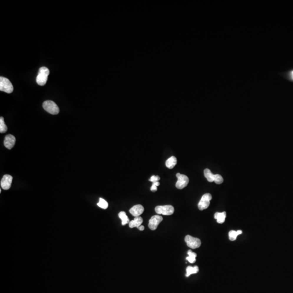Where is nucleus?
Segmentation results:
<instances>
[{
  "instance_id": "23",
  "label": "nucleus",
  "mask_w": 293,
  "mask_h": 293,
  "mask_svg": "<svg viewBox=\"0 0 293 293\" xmlns=\"http://www.w3.org/2000/svg\"><path fill=\"white\" fill-rule=\"evenodd\" d=\"M160 178L159 177V176H153L149 179V181H151L153 183H155V182H158V181L160 180Z\"/></svg>"
},
{
  "instance_id": "16",
  "label": "nucleus",
  "mask_w": 293,
  "mask_h": 293,
  "mask_svg": "<svg viewBox=\"0 0 293 293\" xmlns=\"http://www.w3.org/2000/svg\"><path fill=\"white\" fill-rule=\"evenodd\" d=\"M118 216L122 220V225H125L129 224L130 223V221H129V219L128 218V216H127L125 212H123V211L120 212L118 214Z\"/></svg>"
},
{
  "instance_id": "10",
  "label": "nucleus",
  "mask_w": 293,
  "mask_h": 293,
  "mask_svg": "<svg viewBox=\"0 0 293 293\" xmlns=\"http://www.w3.org/2000/svg\"><path fill=\"white\" fill-rule=\"evenodd\" d=\"M12 180H13L12 176L8 175V174L4 175L1 181V188L3 190H9L11 188Z\"/></svg>"
},
{
  "instance_id": "4",
  "label": "nucleus",
  "mask_w": 293,
  "mask_h": 293,
  "mask_svg": "<svg viewBox=\"0 0 293 293\" xmlns=\"http://www.w3.org/2000/svg\"><path fill=\"white\" fill-rule=\"evenodd\" d=\"M0 90L7 93H11L14 87L10 80L4 77H0Z\"/></svg>"
},
{
  "instance_id": "14",
  "label": "nucleus",
  "mask_w": 293,
  "mask_h": 293,
  "mask_svg": "<svg viewBox=\"0 0 293 293\" xmlns=\"http://www.w3.org/2000/svg\"><path fill=\"white\" fill-rule=\"evenodd\" d=\"M226 216V213L225 212H216L214 214V219L217 220L218 223L223 224L225 221V218Z\"/></svg>"
},
{
  "instance_id": "3",
  "label": "nucleus",
  "mask_w": 293,
  "mask_h": 293,
  "mask_svg": "<svg viewBox=\"0 0 293 293\" xmlns=\"http://www.w3.org/2000/svg\"><path fill=\"white\" fill-rule=\"evenodd\" d=\"M43 108L46 111L52 115H57L59 113V108L55 103L52 100H46L43 103Z\"/></svg>"
},
{
  "instance_id": "21",
  "label": "nucleus",
  "mask_w": 293,
  "mask_h": 293,
  "mask_svg": "<svg viewBox=\"0 0 293 293\" xmlns=\"http://www.w3.org/2000/svg\"><path fill=\"white\" fill-rule=\"evenodd\" d=\"M97 205L103 209H107L108 207L107 202L103 198H100V201L99 203H97Z\"/></svg>"
},
{
  "instance_id": "19",
  "label": "nucleus",
  "mask_w": 293,
  "mask_h": 293,
  "mask_svg": "<svg viewBox=\"0 0 293 293\" xmlns=\"http://www.w3.org/2000/svg\"><path fill=\"white\" fill-rule=\"evenodd\" d=\"M242 232H243L241 230H238L237 231L231 230V231H230L229 233V236L230 240L231 241H234L236 239L237 237L238 236V235L241 234Z\"/></svg>"
},
{
  "instance_id": "22",
  "label": "nucleus",
  "mask_w": 293,
  "mask_h": 293,
  "mask_svg": "<svg viewBox=\"0 0 293 293\" xmlns=\"http://www.w3.org/2000/svg\"><path fill=\"white\" fill-rule=\"evenodd\" d=\"M159 185H160V183H159V181L153 183V185H152L151 188H150V190L152 191V192H155L158 190L157 187L159 186Z\"/></svg>"
},
{
  "instance_id": "2",
  "label": "nucleus",
  "mask_w": 293,
  "mask_h": 293,
  "mask_svg": "<svg viewBox=\"0 0 293 293\" xmlns=\"http://www.w3.org/2000/svg\"><path fill=\"white\" fill-rule=\"evenodd\" d=\"M203 172H204V176H205V178L207 179V181L210 183L214 181L216 183H217L218 185H219V184L222 183L224 181V179L221 175L213 174L209 169L206 168V169H205Z\"/></svg>"
},
{
  "instance_id": "24",
  "label": "nucleus",
  "mask_w": 293,
  "mask_h": 293,
  "mask_svg": "<svg viewBox=\"0 0 293 293\" xmlns=\"http://www.w3.org/2000/svg\"><path fill=\"white\" fill-rule=\"evenodd\" d=\"M138 229L140 231H143L145 230V227L143 225H141Z\"/></svg>"
},
{
  "instance_id": "11",
  "label": "nucleus",
  "mask_w": 293,
  "mask_h": 293,
  "mask_svg": "<svg viewBox=\"0 0 293 293\" xmlns=\"http://www.w3.org/2000/svg\"><path fill=\"white\" fill-rule=\"evenodd\" d=\"M15 142L16 138L13 135H7L4 140V145L7 148L11 149L13 148L15 144Z\"/></svg>"
},
{
  "instance_id": "6",
  "label": "nucleus",
  "mask_w": 293,
  "mask_h": 293,
  "mask_svg": "<svg viewBox=\"0 0 293 293\" xmlns=\"http://www.w3.org/2000/svg\"><path fill=\"white\" fill-rule=\"evenodd\" d=\"M212 198V196L210 193H206L203 194L198 205V208L201 211L207 208L210 206V201Z\"/></svg>"
},
{
  "instance_id": "15",
  "label": "nucleus",
  "mask_w": 293,
  "mask_h": 293,
  "mask_svg": "<svg viewBox=\"0 0 293 293\" xmlns=\"http://www.w3.org/2000/svg\"><path fill=\"white\" fill-rule=\"evenodd\" d=\"M177 163V159L175 156H171L165 161V165L169 169L173 168Z\"/></svg>"
},
{
  "instance_id": "17",
  "label": "nucleus",
  "mask_w": 293,
  "mask_h": 293,
  "mask_svg": "<svg viewBox=\"0 0 293 293\" xmlns=\"http://www.w3.org/2000/svg\"><path fill=\"white\" fill-rule=\"evenodd\" d=\"M198 272H199V268L198 266H195L194 267H192L191 266H188L187 267L186 276L189 277L191 275L197 274Z\"/></svg>"
},
{
  "instance_id": "9",
  "label": "nucleus",
  "mask_w": 293,
  "mask_h": 293,
  "mask_svg": "<svg viewBox=\"0 0 293 293\" xmlns=\"http://www.w3.org/2000/svg\"><path fill=\"white\" fill-rule=\"evenodd\" d=\"M162 220L163 218L161 216L159 215L153 216L149 221V228L153 231L155 230L158 228L159 224L162 221Z\"/></svg>"
},
{
  "instance_id": "5",
  "label": "nucleus",
  "mask_w": 293,
  "mask_h": 293,
  "mask_svg": "<svg viewBox=\"0 0 293 293\" xmlns=\"http://www.w3.org/2000/svg\"><path fill=\"white\" fill-rule=\"evenodd\" d=\"M155 212L158 214L170 216L174 213V208L172 205L158 206L155 207Z\"/></svg>"
},
{
  "instance_id": "25",
  "label": "nucleus",
  "mask_w": 293,
  "mask_h": 293,
  "mask_svg": "<svg viewBox=\"0 0 293 293\" xmlns=\"http://www.w3.org/2000/svg\"><path fill=\"white\" fill-rule=\"evenodd\" d=\"M292 78H293V72H292Z\"/></svg>"
},
{
  "instance_id": "8",
  "label": "nucleus",
  "mask_w": 293,
  "mask_h": 293,
  "mask_svg": "<svg viewBox=\"0 0 293 293\" xmlns=\"http://www.w3.org/2000/svg\"><path fill=\"white\" fill-rule=\"evenodd\" d=\"M187 245L190 248L195 249L199 248L201 245V241L199 238H195L190 235H187L185 238Z\"/></svg>"
},
{
  "instance_id": "1",
  "label": "nucleus",
  "mask_w": 293,
  "mask_h": 293,
  "mask_svg": "<svg viewBox=\"0 0 293 293\" xmlns=\"http://www.w3.org/2000/svg\"><path fill=\"white\" fill-rule=\"evenodd\" d=\"M49 74V70L46 67H42L38 72L36 81L39 85L44 86L47 83L48 76Z\"/></svg>"
},
{
  "instance_id": "7",
  "label": "nucleus",
  "mask_w": 293,
  "mask_h": 293,
  "mask_svg": "<svg viewBox=\"0 0 293 293\" xmlns=\"http://www.w3.org/2000/svg\"><path fill=\"white\" fill-rule=\"evenodd\" d=\"M176 176L178 178V181L176 183V187L179 190H182L186 187L189 183V179L188 176L181 174L179 173H177Z\"/></svg>"
},
{
  "instance_id": "13",
  "label": "nucleus",
  "mask_w": 293,
  "mask_h": 293,
  "mask_svg": "<svg viewBox=\"0 0 293 293\" xmlns=\"http://www.w3.org/2000/svg\"><path fill=\"white\" fill-rule=\"evenodd\" d=\"M143 223V218L141 217H137L134 218V220L130 221L129 223V226L130 228H138Z\"/></svg>"
},
{
  "instance_id": "12",
  "label": "nucleus",
  "mask_w": 293,
  "mask_h": 293,
  "mask_svg": "<svg viewBox=\"0 0 293 293\" xmlns=\"http://www.w3.org/2000/svg\"><path fill=\"white\" fill-rule=\"evenodd\" d=\"M144 207L141 205H136L131 207L129 210V212L135 217H140L144 212Z\"/></svg>"
},
{
  "instance_id": "18",
  "label": "nucleus",
  "mask_w": 293,
  "mask_h": 293,
  "mask_svg": "<svg viewBox=\"0 0 293 293\" xmlns=\"http://www.w3.org/2000/svg\"><path fill=\"white\" fill-rule=\"evenodd\" d=\"M187 254L188 256L187 257L186 259L191 263H194L196 261V257H197V254L195 252H193L191 250H188L187 252Z\"/></svg>"
},
{
  "instance_id": "20",
  "label": "nucleus",
  "mask_w": 293,
  "mask_h": 293,
  "mask_svg": "<svg viewBox=\"0 0 293 293\" xmlns=\"http://www.w3.org/2000/svg\"><path fill=\"white\" fill-rule=\"evenodd\" d=\"M7 125L5 124L4 121V118L3 117H1L0 118V133H4L7 131Z\"/></svg>"
}]
</instances>
